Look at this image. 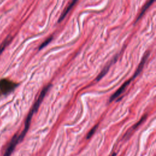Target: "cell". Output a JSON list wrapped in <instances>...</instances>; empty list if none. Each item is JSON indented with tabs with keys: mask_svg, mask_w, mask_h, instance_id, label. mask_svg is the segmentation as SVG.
Instances as JSON below:
<instances>
[{
	"mask_svg": "<svg viewBox=\"0 0 156 156\" xmlns=\"http://www.w3.org/2000/svg\"><path fill=\"white\" fill-rule=\"evenodd\" d=\"M19 142H20V141L19 140L18 135V134L15 135L13 136V137L12 138V139L11 140V142H10V143L9 144L8 147L6 151V152H5L4 154V156H11L14 149L15 148Z\"/></svg>",
	"mask_w": 156,
	"mask_h": 156,
	"instance_id": "3957f363",
	"label": "cell"
},
{
	"mask_svg": "<svg viewBox=\"0 0 156 156\" xmlns=\"http://www.w3.org/2000/svg\"><path fill=\"white\" fill-rule=\"evenodd\" d=\"M11 40H12V37L9 36L3 42V43H1V45H0V55H1V54L5 50V48H6V46L9 45V44L10 43V42H11Z\"/></svg>",
	"mask_w": 156,
	"mask_h": 156,
	"instance_id": "52a82bcc",
	"label": "cell"
},
{
	"mask_svg": "<svg viewBox=\"0 0 156 156\" xmlns=\"http://www.w3.org/2000/svg\"><path fill=\"white\" fill-rule=\"evenodd\" d=\"M116 155V153H114L111 156H115Z\"/></svg>",
	"mask_w": 156,
	"mask_h": 156,
	"instance_id": "30bf717a",
	"label": "cell"
},
{
	"mask_svg": "<svg viewBox=\"0 0 156 156\" xmlns=\"http://www.w3.org/2000/svg\"><path fill=\"white\" fill-rule=\"evenodd\" d=\"M78 1V0H72V1L70 3V4H69V6H68L66 9L63 12L62 14L61 15V16L59 18V20H58V23H61L63 19L65 18V17L67 16V15L69 13V12L71 11V10L72 9V8L75 6V5L76 4V3H77V1Z\"/></svg>",
	"mask_w": 156,
	"mask_h": 156,
	"instance_id": "5b68a950",
	"label": "cell"
},
{
	"mask_svg": "<svg viewBox=\"0 0 156 156\" xmlns=\"http://www.w3.org/2000/svg\"><path fill=\"white\" fill-rule=\"evenodd\" d=\"M52 37L48 38L46 40H45V42H44L42 44V45H40V48H39V50H41V49L43 48L44 47H45V46L48 45V44L52 40Z\"/></svg>",
	"mask_w": 156,
	"mask_h": 156,
	"instance_id": "9c48e42d",
	"label": "cell"
},
{
	"mask_svg": "<svg viewBox=\"0 0 156 156\" xmlns=\"http://www.w3.org/2000/svg\"><path fill=\"white\" fill-rule=\"evenodd\" d=\"M17 87V84L7 79L0 80V95H7Z\"/></svg>",
	"mask_w": 156,
	"mask_h": 156,
	"instance_id": "7a4b0ae2",
	"label": "cell"
},
{
	"mask_svg": "<svg viewBox=\"0 0 156 156\" xmlns=\"http://www.w3.org/2000/svg\"><path fill=\"white\" fill-rule=\"evenodd\" d=\"M154 1V0H149V1H148L147 3H146V4L145 5L144 7H143V9H142V11H141V12H140V15H139V16L137 20H136V21H139V20H140L141 17H142V16L143 15L145 14V13L146 12V10H147V9L149 7V6H151V4H152L153 3Z\"/></svg>",
	"mask_w": 156,
	"mask_h": 156,
	"instance_id": "8992f818",
	"label": "cell"
},
{
	"mask_svg": "<svg viewBox=\"0 0 156 156\" xmlns=\"http://www.w3.org/2000/svg\"><path fill=\"white\" fill-rule=\"evenodd\" d=\"M48 91V90L47 88H44V89L42 90V91H41L40 94V95H39L37 100L35 102V104H34L30 112L29 113V114L27 116V118L26 120V121H25V124H24V130L22 131V132L20 134L18 135V138H19L20 141H22L23 140V139H24V136L26 135L27 132L29 128V126H30L32 116H33L34 114H35L36 112L38 110L39 107H40L43 100L44 99V98H45L46 93Z\"/></svg>",
	"mask_w": 156,
	"mask_h": 156,
	"instance_id": "6da1fadb",
	"label": "cell"
},
{
	"mask_svg": "<svg viewBox=\"0 0 156 156\" xmlns=\"http://www.w3.org/2000/svg\"><path fill=\"white\" fill-rule=\"evenodd\" d=\"M98 124L96 125V126H95L93 127V128L90 130V132H89V133H88V134H87V139H90V138L91 137V136H93V134H95V132H96V129H97V128H98Z\"/></svg>",
	"mask_w": 156,
	"mask_h": 156,
	"instance_id": "ba28073f",
	"label": "cell"
},
{
	"mask_svg": "<svg viewBox=\"0 0 156 156\" xmlns=\"http://www.w3.org/2000/svg\"><path fill=\"white\" fill-rule=\"evenodd\" d=\"M133 79H134V77L132 78H131V79H130L129 81H126L124 84L122 85L120 89L117 90L115 93L112 95L111 97H110V102H112V101H114L115 99H116L117 98H118L119 96H120L122 93H123L124 92V91L126 90V89L127 88V87H128L129 84H130V82H131V81Z\"/></svg>",
	"mask_w": 156,
	"mask_h": 156,
	"instance_id": "277c9868",
	"label": "cell"
}]
</instances>
